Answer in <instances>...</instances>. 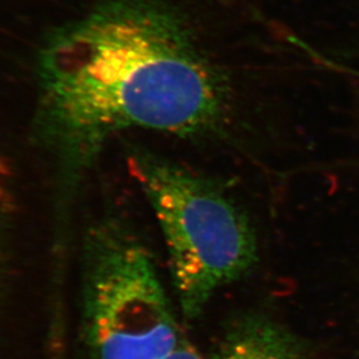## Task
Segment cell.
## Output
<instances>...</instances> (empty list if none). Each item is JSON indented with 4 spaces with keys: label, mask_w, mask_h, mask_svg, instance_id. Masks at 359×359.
I'll use <instances>...</instances> for the list:
<instances>
[{
    "label": "cell",
    "mask_w": 359,
    "mask_h": 359,
    "mask_svg": "<svg viewBox=\"0 0 359 359\" xmlns=\"http://www.w3.org/2000/svg\"><path fill=\"white\" fill-rule=\"evenodd\" d=\"M38 132L61 166H88L119 132L194 139L226 124L228 88L156 0H107L60 28L38 65Z\"/></svg>",
    "instance_id": "1"
},
{
    "label": "cell",
    "mask_w": 359,
    "mask_h": 359,
    "mask_svg": "<svg viewBox=\"0 0 359 359\" xmlns=\"http://www.w3.org/2000/svg\"><path fill=\"white\" fill-rule=\"evenodd\" d=\"M130 168L159 224L182 314L196 320L258 262L249 218L218 183L166 156L135 151Z\"/></svg>",
    "instance_id": "2"
},
{
    "label": "cell",
    "mask_w": 359,
    "mask_h": 359,
    "mask_svg": "<svg viewBox=\"0 0 359 359\" xmlns=\"http://www.w3.org/2000/svg\"><path fill=\"white\" fill-rule=\"evenodd\" d=\"M82 304L93 359H165L182 342L152 252L116 215L82 243Z\"/></svg>",
    "instance_id": "3"
},
{
    "label": "cell",
    "mask_w": 359,
    "mask_h": 359,
    "mask_svg": "<svg viewBox=\"0 0 359 359\" xmlns=\"http://www.w3.org/2000/svg\"><path fill=\"white\" fill-rule=\"evenodd\" d=\"M209 359H306L300 339L264 314H249L229 329Z\"/></svg>",
    "instance_id": "4"
},
{
    "label": "cell",
    "mask_w": 359,
    "mask_h": 359,
    "mask_svg": "<svg viewBox=\"0 0 359 359\" xmlns=\"http://www.w3.org/2000/svg\"><path fill=\"white\" fill-rule=\"evenodd\" d=\"M165 359H203V357H201L200 353H197L186 339H183L177 349Z\"/></svg>",
    "instance_id": "5"
}]
</instances>
